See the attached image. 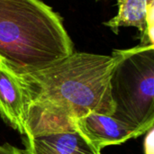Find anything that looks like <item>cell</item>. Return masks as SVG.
I'll list each match as a JSON object with an SVG mask.
<instances>
[{
  "label": "cell",
  "instance_id": "1",
  "mask_svg": "<svg viewBox=\"0 0 154 154\" xmlns=\"http://www.w3.org/2000/svg\"><path fill=\"white\" fill-rule=\"evenodd\" d=\"M121 55L74 51L38 69H14L26 101L25 137L77 131L76 121L89 113L112 116L110 79Z\"/></svg>",
  "mask_w": 154,
  "mask_h": 154
},
{
  "label": "cell",
  "instance_id": "2",
  "mask_svg": "<svg viewBox=\"0 0 154 154\" xmlns=\"http://www.w3.org/2000/svg\"><path fill=\"white\" fill-rule=\"evenodd\" d=\"M74 51L62 18L44 2L0 0V58L13 69H38Z\"/></svg>",
  "mask_w": 154,
  "mask_h": 154
},
{
  "label": "cell",
  "instance_id": "3",
  "mask_svg": "<svg viewBox=\"0 0 154 154\" xmlns=\"http://www.w3.org/2000/svg\"><path fill=\"white\" fill-rule=\"evenodd\" d=\"M112 117L144 134L154 125V45L122 50L110 79Z\"/></svg>",
  "mask_w": 154,
  "mask_h": 154
},
{
  "label": "cell",
  "instance_id": "4",
  "mask_svg": "<svg viewBox=\"0 0 154 154\" xmlns=\"http://www.w3.org/2000/svg\"><path fill=\"white\" fill-rule=\"evenodd\" d=\"M79 131L97 150L117 145L142 134L138 130L128 126L111 116L89 113L78 119L75 123Z\"/></svg>",
  "mask_w": 154,
  "mask_h": 154
},
{
  "label": "cell",
  "instance_id": "5",
  "mask_svg": "<svg viewBox=\"0 0 154 154\" xmlns=\"http://www.w3.org/2000/svg\"><path fill=\"white\" fill-rule=\"evenodd\" d=\"M0 116L13 129L25 135L26 101L23 90L15 71L1 58Z\"/></svg>",
  "mask_w": 154,
  "mask_h": 154
},
{
  "label": "cell",
  "instance_id": "6",
  "mask_svg": "<svg viewBox=\"0 0 154 154\" xmlns=\"http://www.w3.org/2000/svg\"><path fill=\"white\" fill-rule=\"evenodd\" d=\"M118 11L104 25L115 33L121 27H135L141 32L139 45H154V0H116Z\"/></svg>",
  "mask_w": 154,
  "mask_h": 154
},
{
  "label": "cell",
  "instance_id": "7",
  "mask_svg": "<svg viewBox=\"0 0 154 154\" xmlns=\"http://www.w3.org/2000/svg\"><path fill=\"white\" fill-rule=\"evenodd\" d=\"M23 154H101L79 131L25 137Z\"/></svg>",
  "mask_w": 154,
  "mask_h": 154
},
{
  "label": "cell",
  "instance_id": "8",
  "mask_svg": "<svg viewBox=\"0 0 154 154\" xmlns=\"http://www.w3.org/2000/svg\"><path fill=\"white\" fill-rule=\"evenodd\" d=\"M0 154H23V151L19 150L9 143L0 145Z\"/></svg>",
  "mask_w": 154,
  "mask_h": 154
}]
</instances>
